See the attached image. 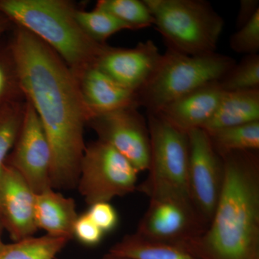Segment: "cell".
<instances>
[{
    "mask_svg": "<svg viewBox=\"0 0 259 259\" xmlns=\"http://www.w3.org/2000/svg\"><path fill=\"white\" fill-rule=\"evenodd\" d=\"M69 241L49 235L30 237L5 244L0 250V259H54Z\"/></svg>",
    "mask_w": 259,
    "mask_h": 259,
    "instance_id": "20",
    "label": "cell"
},
{
    "mask_svg": "<svg viewBox=\"0 0 259 259\" xmlns=\"http://www.w3.org/2000/svg\"><path fill=\"white\" fill-rule=\"evenodd\" d=\"M35 194L20 174L5 163L0 176V220L15 242L37 231Z\"/></svg>",
    "mask_w": 259,
    "mask_h": 259,
    "instance_id": "13",
    "label": "cell"
},
{
    "mask_svg": "<svg viewBox=\"0 0 259 259\" xmlns=\"http://www.w3.org/2000/svg\"><path fill=\"white\" fill-rule=\"evenodd\" d=\"M76 18L83 31L100 44H106L109 37L121 30H129L125 23L113 15L97 8L90 12L78 9Z\"/></svg>",
    "mask_w": 259,
    "mask_h": 259,
    "instance_id": "23",
    "label": "cell"
},
{
    "mask_svg": "<svg viewBox=\"0 0 259 259\" xmlns=\"http://www.w3.org/2000/svg\"><path fill=\"white\" fill-rule=\"evenodd\" d=\"M255 121H259V89L225 92L217 110L202 129L212 131Z\"/></svg>",
    "mask_w": 259,
    "mask_h": 259,
    "instance_id": "17",
    "label": "cell"
},
{
    "mask_svg": "<svg viewBox=\"0 0 259 259\" xmlns=\"http://www.w3.org/2000/svg\"><path fill=\"white\" fill-rule=\"evenodd\" d=\"M87 213L104 233L115 230L119 222L118 214L109 202H99L90 205Z\"/></svg>",
    "mask_w": 259,
    "mask_h": 259,
    "instance_id": "28",
    "label": "cell"
},
{
    "mask_svg": "<svg viewBox=\"0 0 259 259\" xmlns=\"http://www.w3.org/2000/svg\"><path fill=\"white\" fill-rule=\"evenodd\" d=\"M77 10L66 0H0V13L50 47L76 79L95 66L107 46L83 31L76 20Z\"/></svg>",
    "mask_w": 259,
    "mask_h": 259,
    "instance_id": "3",
    "label": "cell"
},
{
    "mask_svg": "<svg viewBox=\"0 0 259 259\" xmlns=\"http://www.w3.org/2000/svg\"><path fill=\"white\" fill-rule=\"evenodd\" d=\"M206 132L221 158L236 151H258L259 121Z\"/></svg>",
    "mask_w": 259,
    "mask_h": 259,
    "instance_id": "19",
    "label": "cell"
},
{
    "mask_svg": "<svg viewBox=\"0 0 259 259\" xmlns=\"http://www.w3.org/2000/svg\"><path fill=\"white\" fill-rule=\"evenodd\" d=\"M13 25V24L10 22L9 19L0 13V37L5 32H8V30H10Z\"/></svg>",
    "mask_w": 259,
    "mask_h": 259,
    "instance_id": "30",
    "label": "cell"
},
{
    "mask_svg": "<svg viewBox=\"0 0 259 259\" xmlns=\"http://www.w3.org/2000/svg\"><path fill=\"white\" fill-rule=\"evenodd\" d=\"M9 42L25 100L36 111L50 144L53 189L74 188L90 117L79 81L60 56L28 30L15 26Z\"/></svg>",
    "mask_w": 259,
    "mask_h": 259,
    "instance_id": "1",
    "label": "cell"
},
{
    "mask_svg": "<svg viewBox=\"0 0 259 259\" xmlns=\"http://www.w3.org/2000/svg\"><path fill=\"white\" fill-rule=\"evenodd\" d=\"M167 49L190 56L216 52L224 20L204 0H144Z\"/></svg>",
    "mask_w": 259,
    "mask_h": 259,
    "instance_id": "5",
    "label": "cell"
},
{
    "mask_svg": "<svg viewBox=\"0 0 259 259\" xmlns=\"http://www.w3.org/2000/svg\"><path fill=\"white\" fill-rule=\"evenodd\" d=\"M138 109L129 107L93 116L87 125L141 172L149 166L151 142L147 120Z\"/></svg>",
    "mask_w": 259,
    "mask_h": 259,
    "instance_id": "10",
    "label": "cell"
},
{
    "mask_svg": "<svg viewBox=\"0 0 259 259\" xmlns=\"http://www.w3.org/2000/svg\"><path fill=\"white\" fill-rule=\"evenodd\" d=\"M4 226H3V223H2L1 220H0V250L4 247L5 243H3V240H2V236H3V231L4 230Z\"/></svg>",
    "mask_w": 259,
    "mask_h": 259,
    "instance_id": "32",
    "label": "cell"
},
{
    "mask_svg": "<svg viewBox=\"0 0 259 259\" xmlns=\"http://www.w3.org/2000/svg\"><path fill=\"white\" fill-rule=\"evenodd\" d=\"M25 104H14L0 112V176L20 131Z\"/></svg>",
    "mask_w": 259,
    "mask_h": 259,
    "instance_id": "25",
    "label": "cell"
},
{
    "mask_svg": "<svg viewBox=\"0 0 259 259\" xmlns=\"http://www.w3.org/2000/svg\"><path fill=\"white\" fill-rule=\"evenodd\" d=\"M78 216L72 198L53 189L35 194V224L37 229L44 230L49 236L71 240Z\"/></svg>",
    "mask_w": 259,
    "mask_h": 259,
    "instance_id": "16",
    "label": "cell"
},
{
    "mask_svg": "<svg viewBox=\"0 0 259 259\" xmlns=\"http://www.w3.org/2000/svg\"><path fill=\"white\" fill-rule=\"evenodd\" d=\"M51 163L45 130L33 106L25 100L21 126L6 163L19 172L37 194L53 189Z\"/></svg>",
    "mask_w": 259,
    "mask_h": 259,
    "instance_id": "9",
    "label": "cell"
},
{
    "mask_svg": "<svg viewBox=\"0 0 259 259\" xmlns=\"http://www.w3.org/2000/svg\"><path fill=\"white\" fill-rule=\"evenodd\" d=\"M139 173L117 150L97 140L85 147L78 188L89 205L109 202L136 190Z\"/></svg>",
    "mask_w": 259,
    "mask_h": 259,
    "instance_id": "7",
    "label": "cell"
},
{
    "mask_svg": "<svg viewBox=\"0 0 259 259\" xmlns=\"http://www.w3.org/2000/svg\"><path fill=\"white\" fill-rule=\"evenodd\" d=\"M102 259H131L127 257L122 256V255L114 254V253L109 252L107 254L105 255Z\"/></svg>",
    "mask_w": 259,
    "mask_h": 259,
    "instance_id": "31",
    "label": "cell"
},
{
    "mask_svg": "<svg viewBox=\"0 0 259 259\" xmlns=\"http://www.w3.org/2000/svg\"><path fill=\"white\" fill-rule=\"evenodd\" d=\"M161 56L151 40L140 42L132 49L107 45L95 66L119 84L137 93L156 71Z\"/></svg>",
    "mask_w": 259,
    "mask_h": 259,
    "instance_id": "12",
    "label": "cell"
},
{
    "mask_svg": "<svg viewBox=\"0 0 259 259\" xmlns=\"http://www.w3.org/2000/svg\"><path fill=\"white\" fill-rule=\"evenodd\" d=\"M77 79L89 120L120 109L139 107L137 93L119 84L96 66L85 71Z\"/></svg>",
    "mask_w": 259,
    "mask_h": 259,
    "instance_id": "15",
    "label": "cell"
},
{
    "mask_svg": "<svg viewBox=\"0 0 259 259\" xmlns=\"http://www.w3.org/2000/svg\"><path fill=\"white\" fill-rule=\"evenodd\" d=\"M222 158L224 181L212 220L183 248L199 259H259L258 151Z\"/></svg>",
    "mask_w": 259,
    "mask_h": 259,
    "instance_id": "2",
    "label": "cell"
},
{
    "mask_svg": "<svg viewBox=\"0 0 259 259\" xmlns=\"http://www.w3.org/2000/svg\"><path fill=\"white\" fill-rule=\"evenodd\" d=\"M206 229L207 226L192 204L179 199L154 198L150 199L136 233L151 241L183 248Z\"/></svg>",
    "mask_w": 259,
    "mask_h": 259,
    "instance_id": "11",
    "label": "cell"
},
{
    "mask_svg": "<svg viewBox=\"0 0 259 259\" xmlns=\"http://www.w3.org/2000/svg\"><path fill=\"white\" fill-rule=\"evenodd\" d=\"M259 11L258 0H241L236 19V28H241L248 23Z\"/></svg>",
    "mask_w": 259,
    "mask_h": 259,
    "instance_id": "29",
    "label": "cell"
},
{
    "mask_svg": "<svg viewBox=\"0 0 259 259\" xmlns=\"http://www.w3.org/2000/svg\"><path fill=\"white\" fill-rule=\"evenodd\" d=\"M224 93L218 81L209 83L174 100L156 114L184 132L202 128L217 110Z\"/></svg>",
    "mask_w": 259,
    "mask_h": 259,
    "instance_id": "14",
    "label": "cell"
},
{
    "mask_svg": "<svg viewBox=\"0 0 259 259\" xmlns=\"http://www.w3.org/2000/svg\"><path fill=\"white\" fill-rule=\"evenodd\" d=\"M232 50L245 55L258 54L259 51V11L248 23L233 34L230 39Z\"/></svg>",
    "mask_w": 259,
    "mask_h": 259,
    "instance_id": "26",
    "label": "cell"
},
{
    "mask_svg": "<svg viewBox=\"0 0 259 259\" xmlns=\"http://www.w3.org/2000/svg\"><path fill=\"white\" fill-rule=\"evenodd\" d=\"M25 102V94L10 42L0 45V112L6 107Z\"/></svg>",
    "mask_w": 259,
    "mask_h": 259,
    "instance_id": "21",
    "label": "cell"
},
{
    "mask_svg": "<svg viewBox=\"0 0 259 259\" xmlns=\"http://www.w3.org/2000/svg\"><path fill=\"white\" fill-rule=\"evenodd\" d=\"M230 56L212 53L190 56L167 49L148 82L137 93L139 107L156 114L168 103L219 81L235 66Z\"/></svg>",
    "mask_w": 259,
    "mask_h": 259,
    "instance_id": "4",
    "label": "cell"
},
{
    "mask_svg": "<svg viewBox=\"0 0 259 259\" xmlns=\"http://www.w3.org/2000/svg\"><path fill=\"white\" fill-rule=\"evenodd\" d=\"M104 234L103 231L93 222L88 213L78 216L73 235L80 243L88 246H95L102 241Z\"/></svg>",
    "mask_w": 259,
    "mask_h": 259,
    "instance_id": "27",
    "label": "cell"
},
{
    "mask_svg": "<svg viewBox=\"0 0 259 259\" xmlns=\"http://www.w3.org/2000/svg\"><path fill=\"white\" fill-rule=\"evenodd\" d=\"M218 82L224 92L259 89L258 54L245 55Z\"/></svg>",
    "mask_w": 259,
    "mask_h": 259,
    "instance_id": "24",
    "label": "cell"
},
{
    "mask_svg": "<svg viewBox=\"0 0 259 259\" xmlns=\"http://www.w3.org/2000/svg\"><path fill=\"white\" fill-rule=\"evenodd\" d=\"M109 252L131 259H199L179 245L151 241L136 233L124 237Z\"/></svg>",
    "mask_w": 259,
    "mask_h": 259,
    "instance_id": "18",
    "label": "cell"
},
{
    "mask_svg": "<svg viewBox=\"0 0 259 259\" xmlns=\"http://www.w3.org/2000/svg\"><path fill=\"white\" fill-rule=\"evenodd\" d=\"M187 134L189 192L194 208L207 228L222 191L224 163L206 131L197 128Z\"/></svg>",
    "mask_w": 259,
    "mask_h": 259,
    "instance_id": "8",
    "label": "cell"
},
{
    "mask_svg": "<svg viewBox=\"0 0 259 259\" xmlns=\"http://www.w3.org/2000/svg\"><path fill=\"white\" fill-rule=\"evenodd\" d=\"M146 120L151 142L148 174L136 190L150 199H179L193 205L188 185V134L158 114L148 113Z\"/></svg>",
    "mask_w": 259,
    "mask_h": 259,
    "instance_id": "6",
    "label": "cell"
},
{
    "mask_svg": "<svg viewBox=\"0 0 259 259\" xmlns=\"http://www.w3.org/2000/svg\"><path fill=\"white\" fill-rule=\"evenodd\" d=\"M95 8L106 11L122 23L129 30L153 26L154 20L144 1L140 0H100Z\"/></svg>",
    "mask_w": 259,
    "mask_h": 259,
    "instance_id": "22",
    "label": "cell"
}]
</instances>
